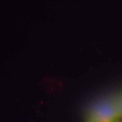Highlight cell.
<instances>
[{
	"label": "cell",
	"instance_id": "6da1fadb",
	"mask_svg": "<svg viewBox=\"0 0 122 122\" xmlns=\"http://www.w3.org/2000/svg\"><path fill=\"white\" fill-rule=\"evenodd\" d=\"M116 118H120L117 100H110L101 103L94 108L87 122H101Z\"/></svg>",
	"mask_w": 122,
	"mask_h": 122
},
{
	"label": "cell",
	"instance_id": "7a4b0ae2",
	"mask_svg": "<svg viewBox=\"0 0 122 122\" xmlns=\"http://www.w3.org/2000/svg\"><path fill=\"white\" fill-rule=\"evenodd\" d=\"M117 106H118V109L119 111V114L120 118L122 119V97L120 99L117 100Z\"/></svg>",
	"mask_w": 122,
	"mask_h": 122
},
{
	"label": "cell",
	"instance_id": "3957f363",
	"mask_svg": "<svg viewBox=\"0 0 122 122\" xmlns=\"http://www.w3.org/2000/svg\"><path fill=\"white\" fill-rule=\"evenodd\" d=\"M101 122H122V118H116L114 119L107 120V121H103Z\"/></svg>",
	"mask_w": 122,
	"mask_h": 122
}]
</instances>
